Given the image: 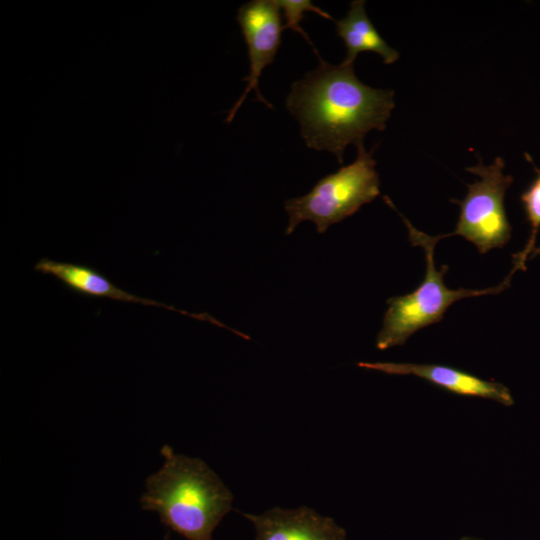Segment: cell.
I'll list each match as a JSON object with an SVG mask.
<instances>
[{
    "label": "cell",
    "instance_id": "1",
    "mask_svg": "<svg viewBox=\"0 0 540 540\" xmlns=\"http://www.w3.org/2000/svg\"><path fill=\"white\" fill-rule=\"evenodd\" d=\"M395 107L392 90L362 83L353 64L319 66L294 82L286 108L297 119L307 147L328 151L343 163L349 144L359 145L372 130L383 131Z\"/></svg>",
    "mask_w": 540,
    "mask_h": 540
},
{
    "label": "cell",
    "instance_id": "2",
    "mask_svg": "<svg viewBox=\"0 0 540 540\" xmlns=\"http://www.w3.org/2000/svg\"><path fill=\"white\" fill-rule=\"evenodd\" d=\"M161 468L146 479L141 507L158 513L163 525L186 540H213V532L232 510L233 494L197 457L163 445Z\"/></svg>",
    "mask_w": 540,
    "mask_h": 540
},
{
    "label": "cell",
    "instance_id": "3",
    "mask_svg": "<svg viewBox=\"0 0 540 540\" xmlns=\"http://www.w3.org/2000/svg\"><path fill=\"white\" fill-rule=\"evenodd\" d=\"M384 200L398 212L388 197L385 196ZM398 214L408 229L411 244L423 249L426 270L423 281L413 292L387 300L388 309L376 338L379 350L403 345L420 329L440 322L448 308L461 299L501 293L509 287L513 276L510 272L499 285L485 289L448 288L444 283L448 266L443 265L438 270L434 261V249L440 236H430L419 231L401 213Z\"/></svg>",
    "mask_w": 540,
    "mask_h": 540
},
{
    "label": "cell",
    "instance_id": "4",
    "mask_svg": "<svg viewBox=\"0 0 540 540\" xmlns=\"http://www.w3.org/2000/svg\"><path fill=\"white\" fill-rule=\"evenodd\" d=\"M356 147L357 157L351 164L321 178L309 193L285 201L286 235L304 221L313 222L318 233H325L380 194L374 149L366 151L363 143Z\"/></svg>",
    "mask_w": 540,
    "mask_h": 540
},
{
    "label": "cell",
    "instance_id": "5",
    "mask_svg": "<svg viewBox=\"0 0 540 540\" xmlns=\"http://www.w3.org/2000/svg\"><path fill=\"white\" fill-rule=\"evenodd\" d=\"M505 163L497 157L490 165L482 162L466 168L479 178L468 185V191L461 200H453L460 207V215L455 230L440 238L458 235L473 243L479 253L504 247L511 238V225L508 221L504 199L507 189L513 182L504 173Z\"/></svg>",
    "mask_w": 540,
    "mask_h": 540
},
{
    "label": "cell",
    "instance_id": "6",
    "mask_svg": "<svg viewBox=\"0 0 540 540\" xmlns=\"http://www.w3.org/2000/svg\"><path fill=\"white\" fill-rule=\"evenodd\" d=\"M236 18L248 47L250 73L243 79L247 81V86L229 110L225 120L227 123L233 120L251 90H254L259 101L272 108L259 92V77L263 69L275 60L284 29L276 0H252L244 3L238 9Z\"/></svg>",
    "mask_w": 540,
    "mask_h": 540
},
{
    "label": "cell",
    "instance_id": "7",
    "mask_svg": "<svg viewBox=\"0 0 540 540\" xmlns=\"http://www.w3.org/2000/svg\"><path fill=\"white\" fill-rule=\"evenodd\" d=\"M361 368L390 375H413L456 395L493 400L504 406L514 404L509 389L495 381L484 380L466 371L440 364L397 362H359Z\"/></svg>",
    "mask_w": 540,
    "mask_h": 540
},
{
    "label": "cell",
    "instance_id": "8",
    "mask_svg": "<svg viewBox=\"0 0 540 540\" xmlns=\"http://www.w3.org/2000/svg\"><path fill=\"white\" fill-rule=\"evenodd\" d=\"M241 514L252 523L254 540H347L346 530L333 518L306 506L274 507L261 514Z\"/></svg>",
    "mask_w": 540,
    "mask_h": 540
},
{
    "label": "cell",
    "instance_id": "9",
    "mask_svg": "<svg viewBox=\"0 0 540 540\" xmlns=\"http://www.w3.org/2000/svg\"><path fill=\"white\" fill-rule=\"evenodd\" d=\"M34 269L44 275L56 278L69 290L85 297L108 298L120 302L163 307L188 314L185 311L176 310L155 300L129 293L113 284L105 275L87 265L42 258L36 263Z\"/></svg>",
    "mask_w": 540,
    "mask_h": 540
},
{
    "label": "cell",
    "instance_id": "10",
    "mask_svg": "<svg viewBox=\"0 0 540 540\" xmlns=\"http://www.w3.org/2000/svg\"><path fill=\"white\" fill-rule=\"evenodd\" d=\"M334 22L337 35L346 46L344 63L353 64L361 52H374L385 64H392L398 60V51L388 45L368 18L365 1H352L347 15Z\"/></svg>",
    "mask_w": 540,
    "mask_h": 540
},
{
    "label": "cell",
    "instance_id": "11",
    "mask_svg": "<svg viewBox=\"0 0 540 540\" xmlns=\"http://www.w3.org/2000/svg\"><path fill=\"white\" fill-rule=\"evenodd\" d=\"M521 201L526 214V218L531 226V234L525 248L513 255L514 274L517 270H525V262L529 254H532L536 243L537 233L540 227V171L537 170V177L529 187L522 193Z\"/></svg>",
    "mask_w": 540,
    "mask_h": 540
},
{
    "label": "cell",
    "instance_id": "12",
    "mask_svg": "<svg viewBox=\"0 0 540 540\" xmlns=\"http://www.w3.org/2000/svg\"><path fill=\"white\" fill-rule=\"evenodd\" d=\"M276 3L279 6L280 10H282L284 13V18L286 20L284 29L289 28L293 31L300 33L310 43V46L313 48L314 52L318 55V52L314 48V45L312 44L310 38L302 30L300 26V22L302 21L304 17V13L314 12L333 22L335 21V19L331 15H329L326 11L315 6L310 0H276Z\"/></svg>",
    "mask_w": 540,
    "mask_h": 540
},
{
    "label": "cell",
    "instance_id": "13",
    "mask_svg": "<svg viewBox=\"0 0 540 540\" xmlns=\"http://www.w3.org/2000/svg\"><path fill=\"white\" fill-rule=\"evenodd\" d=\"M459 540H483V539L472 537V536H464V537H461Z\"/></svg>",
    "mask_w": 540,
    "mask_h": 540
},
{
    "label": "cell",
    "instance_id": "14",
    "mask_svg": "<svg viewBox=\"0 0 540 540\" xmlns=\"http://www.w3.org/2000/svg\"><path fill=\"white\" fill-rule=\"evenodd\" d=\"M539 253H540V247L533 250V252L531 254V258H534Z\"/></svg>",
    "mask_w": 540,
    "mask_h": 540
}]
</instances>
